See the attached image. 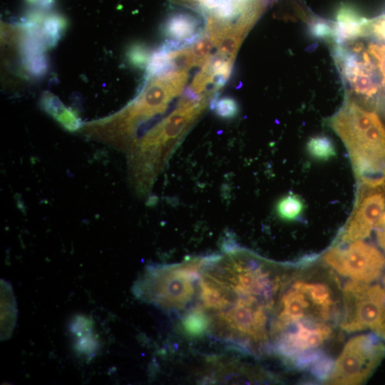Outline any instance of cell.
<instances>
[{
	"mask_svg": "<svg viewBox=\"0 0 385 385\" xmlns=\"http://www.w3.org/2000/svg\"><path fill=\"white\" fill-rule=\"evenodd\" d=\"M127 54L129 61L138 68H143L148 64L151 57L148 49L142 44L133 45L128 49Z\"/></svg>",
	"mask_w": 385,
	"mask_h": 385,
	"instance_id": "obj_18",
	"label": "cell"
},
{
	"mask_svg": "<svg viewBox=\"0 0 385 385\" xmlns=\"http://www.w3.org/2000/svg\"><path fill=\"white\" fill-rule=\"evenodd\" d=\"M28 70L34 76H41L48 69V61L43 53L24 58Z\"/></svg>",
	"mask_w": 385,
	"mask_h": 385,
	"instance_id": "obj_19",
	"label": "cell"
},
{
	"mask_svg": "<svg viewBox=\"0 0 385 385\" xmlns=\"http://www.w3.org/2000/svg\"><path fill=\"white\" fill-rule=\"evenodd\" d=\"M311 304L307 296L293 285L280 299L277 318L272 328L273 334H279L289 325L304 319Z\"/></svg>",
	"mask_w": 385,
	"mask_h": 385,
	"instance_id": "obj_8",
	"label": "cell"
},
{
	"mask_svg": "<svg viewBox=\"0 0 385 385\" xmlns=\"http://www.w3.org/2000/svg\"><path fill=\"white\" fill-rule=\"evenodd\" d=\"M201 257L148 268L135 286L141 299L181 315L190 305L200 273Z\"/></svg>",
	"mask_w": 385,
	"mask_h": 385,
	"instance_id": "obj_2",
	"label": "cell"
},
{
	"mask_svg": "<svg viewBox=\"0 0 385 385\" xmlns=\"http://www.w3.org/2000/svg\"><path fill=\"white\" fill-rule=\"evenodd\" d=\"M163 32L170 40L180 42L186 47L191 46L205 35L197 16L185 11L170 14L164 22Z\"/></svg>",
	"mask_w": 385,
	"mask_h": 385,
	"instance_id": "obj_9",
	"label": "cell"
},
{
	"mask_svg": "<svg viewBox=\"0 0 385 385\" xmlns=\"http://www.w3.org/2000/svg\"><path fill=\"white\" fill-rule=\"evenodd\" d=\"M385 356V344L374 334L351 338L344 346L326 380L330 384L364 382Z\"/></svg>",
	"mask_w": 385,
	"mask_h": 385,
	"instance_id": "obj_5",
	"label": "cell"
},
{
	"mask_svg": "<svg viewBox=\"0 0 385 385\" xmlns=\"http://www.w3.org/2000/svg\"><path fill=\"white\" fill-rule=\"evenodd\" d=\"M304 210L302 200L297 195L289 193L280 198L276 204L278 217L286 221H295L301 218Z\"/></svg>",
	"mask_w": 385,
	"mask_h": 385,
	"instance_id": "obj_13",
	"label": "cell"
},
{
	"mask_svg": "<svg viewBox=\"0 0 385 385\" xmlns=\"http://www.w3.org/2000/svg\"><path fill=\"white\" fill-rule=\"evenodd\" d=\"M368 21L353 5L342 4L336 11L333 23L334 41L339 44L361 37L366 31Z\"/></svg>",
	"mask_w": 385,
	"mask_h": 385,
	"instance_id": "obj_10",
	"label": "cell"
},
{
	"mask_svg": "<svg viewBox=\"0 0 385 385\" xmlns=\"http://www.w3.org/2000/svg\"><path fill=\"white\" fill-rule=\"evenodd\" d=\"M43 109L58 120L66 128L76 130L79 128L81 122L77 115L66 108L55 96L48 94L43 98Z\"/></svg>",
	"mask_w": 385,
	"mask_h": 385,
	"instance_id": "obj_12",
	"label": "cell"
},
{
	"mask_svg": "<svg viewBox=\"0 0 385 385\" xmlns=\"http://www.w3.org/2000/svg\"><path fill=\"white\" fill-rule=\"evenodd\" d=\"M302 291L309 298L317 314L322 319H328L333 310L334 302L329 288L322 283L297 282L293 284Z\"/></svg>",
	"mask_w": 385,
	"mask_h": 385,
	"instance_id": "obj_11",
	"label": "cell"
},
{
	"mask_svg": "<svg viewBox=\"0 0 385 385\" xmlns=\"http://www.w3.org/2000/svg\"><path fill=\"white\" fill-rule=\"evenodd\" d=\"M210 108L222 118H232L237 115L239 110L237 101L228 96L217 98L215 97L210 103Z\"/></svg>",
	"mask_w": 385,
	"mask_h": 385,
	"instance_id": "obj_16",
	"label": "cell"
},
{
	"mask_svg": "<svg viewBox=\"0 0 385 385\" xmlns=\"http://www.w3.org/2000/svg\"><path fill=\"white\" fill-rule=\"evenodd\" d=\"M384 286H385V277H384Z\"/></svg>",
	"mask_w": 385,
	"mask_h": 385,
	"instance_id": "obj_23",
	"label": "cell"
},
{
	"mask_svg": "<svg viewBox=\"0 0 385 385\" xmlns=\"http://www.w3.org/2000/svg\"><path fill=\"white\" fill-rule=\"evenodd\" d=\"M376 237L379 245L385 251V225L378 226Z\"/></svg>",
	"mask_w": 385,
	"mask_h": 385,
	"instance_id": "obj_21",
	"label": "cell"
},
{
	"mask_svg": "<svg viewBox=\"0 0 385 385\" xmlns=\"http://www.w3.org/2000/svg\"><path fill=\"white\" fill-rule=\"evenodd\" d=\"M385 213V182L362 184L353 215L342 240L350 242L367 237Z\"/></svg>",
	"mask_w": 385,
	"mask_h": 385,
	"instance_id": "obj_7",
	"label": "cell"
},
{
	"mask_svg": "<svg viewBox=\"0 0 385 385\" xmlns=\"http://www.w3.org/2000/svg\"><path fill=\"white\" fill-rule=\"evenodd\" d=\"M309 155L317 160L326 161L337 154L335 145L327 135H317L311 138L307 144Z\"/></svg>",
	"mask_w": 385,
	"mask_h": 385,
	"instance_id": "obj_14",
	"label": "cell"
},
{
	"mask_svg": "<svg viewBox=\"0 0 385 385\" xmlns=\"http://www.w3.org/2000/svg\"><path fill=\"white\" fill-rule=\"evenodd\" d=\"M309 33L310 35L318 39H330L334 40V31L333 23L324 19H314L309 26Z\"/></svg>",
	"mask_w": 385,
	"mask_h": 385,
	"instance_id": "obj_17",
	"label": "cell"
},
{
	"mask_svg": "<svg viewBox=\"0 0 385 385\" xmlns=\"http://www.w3.org/2000/svg\"><path fill=\"white\" fill-rule=\"evenodd\" d=\"M385 225V213L381 217L377 226Z\"/></svg>",
	"mask_w": 385,
	"mask_h": 385,
	"instance_id": "obj_22",
	"label": "cell"
},
{
	"mask_svg": "<svg viewBox=\"0 0 385 385\" xmlns=\"http://www.w3.org/2000/svg\"><path fill=\"white\" fill-rule=\"evenodd\" d=\"M282 332L274 351L287 364L299 370L310 371L325 354L320 347L331 336V328L323 323L302 319Z\"/></svg>",
	"mask_w": 385,
	"mask_h": 385,
	"instance_id": "obj_4",
	"label": "cell"
},
{
	"mask_svg": "<svg viewBox=\"0 0 385 385\" xmlns=\"http://www.w3.org/2000/svg\"><path fill=\"white\" fill-rule=\"evenodd\" d=\"M366 31L370 32L375 38L385 41V13L373 20H369Z\"/></svg>",
	"mask_w": 385,
	"mask_h": 385,
	"instance_id": "obj_20",
	"label": "cell"
},
{
	"mask_svg": "<svg viewBox=\"0 0 385 385\" xmlns=\"http://www.w3.org/2000/svg\"><path fill=\"white\" fill-rule=\"evenodd\" d=\"M324 260L339 274L366 284L378 279L385 267L383 254L361 240L354 241L346 247L330 249Z\"/></svg>",
	"mask_w": 385,
	"mask_h": 385,
	"instance_id": "obj_6",
	"label": "cell"
},
{
	"mask_svg": "<svg viewBox=\"0 0 385 385\" xmlns=\"http://www.w3.org/2000/svg\"><path fill=\"white\" fill-rule=\"evenodd\" d=\"M343 296L342 328L348 332L370 329L385 341V291L379 285L349 282Z\"/></svg>",
	"mask_w": 385,
	"mask_h": 385,
	"instance_id": "obj_3",
	"label": "cell"
},
{
	"mask_svg": "<svg viewBox=\"0 0 385 385\" xmlns=\"http://www.w3.org/2000/svg\"><path fill=\"white\" fill-rule=\"evenodd\" d=\"M362 184L385 182V126L374 112L347 103L331 120Z\"/></svg>",
	"mask_w": 385,
	"mask_h": 385,
	"instance_id": "obj_1",
	"label": "cell"
},
{
	"mask_svg": "<svg viewBox=\"0 0 385 385\" xmlns=\"http://www.w3.org/2000/svg\"><path fill=\"white\" fill-rule=\"evenodd\" d=\"M64 27V20L58 15L52 14L45 18L41 29L44 44L53 46L59 40Z\"/></svg>",
	"mask_w": 385,
	"mask_h": 385,
	"instance_id": "obj_15",
	"label": "cell"
}]
</instances>
